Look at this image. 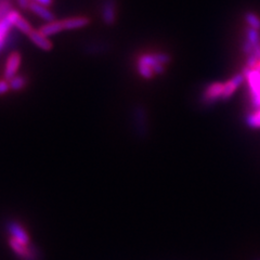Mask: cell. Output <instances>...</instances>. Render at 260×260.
I'll return each mask as SVG.
<instances>
[{"label":"cell","instance_id":"8992f818","mask_svg":"<svg viewBox=\"0 0 260 260\" xmlns=\"http://www.w3.org/2000/svg\"><path fill=\"white\" fill-rule=\"evenodd\" d=\"M134 120L136 130L139 134V136L144 137L146 135V130H148V117H146V112L141 105H137L134 109Z\"/></svg>","mask_w":260,"mask_h":260},{"label":"cell","instance_id":"4fadbf2b","mask_svg":"<svg viewBox=\"0 0 260 260\" xmlns=\"http://www.w3.org/2000/svg\"><path fill=\"white\" fill-rule=\"evenodd\" d=\"M64 29H78L87 26L90 21L86 16H76V18H71L62 21Z\"/></svg>","mask_w":260,"mask_h":260},{"label":"cell","instance_id":"ba28073f","mask_svg":"<svg viewBox=\"0 0 260 260\" xmlns=\"http://www.w3.org/2000/svg\"><path fill=\"white\" fill-rule=\"evenodd\" d=\"M245 80V77L240 73L230 78L229 80L224 83V89H223V95H222V101H225L233 95V93L238 90V88L243 84V81Z\"/></svg>","mask_w":260,"mask_h":260},{"label":"cell","instance_id":"cb8c5ba5","mask_svg":"<svg viewBox=\"0 0 260 260\" xmlns=\"http://www.w3.org/2000/svg\"><path fill=\"white\" fill-rule=\"evenodd\" d=\"M242 49H243V51L245 52V53L248 55V54H250V52H251V51H253L254 46L251 45V44L248 42V40H246V42L243 44V47H242Z\"/></svg>","mask_w":260,"mask_h":260},{"label":"cell","instance_id":"d6986e66","mask_svg":"<svg viewBox=\"0 0 260 260\" xmlns=\"http://www.w3.org/2000/svg\"><path fill=\"white\" fill-rule=\"evenodd\" d=\"M244 18H245V21L248 24L249 27L257 29V30H260V19L255 13L247 12Z\"/></svg>","mask_w":260,"mask_h":260},{"label":"cell","instance_id":"603a6c76","mask_svg":"<svg viewBox=\"0 0 260 260\" xmlns=\"http://www.w3.org/2000/svg\"><path fill=\"white\" fill-rule=\"evenodd\" d=\"M10 90V85L6 80H0V95L7 93Z\"/></svg>","mask_w":260,"mask_h":260},{"label":"cell","instance_id":"484cf974","mask_svg":"<svg viewBox=\"0 0 260 260\" xmlns=\"http://www.w3.org/2000/svg\"><path fill=\"white\" fill-rule=\"evenodd\" d=\"M31 2L37 3V4H39V5H43V6H45V7H49V6L52 5L53 0H31Z\"/></svg>","mask_w":260,"mask_h":260},{"label":"cell","instance_id":"7402d4cb","mask_svg":"<svg viewBox=\"0 0 260 260\" xmlns=\"http://www.w3.org/2000/svg\"><path fill=\"white\" fill-rule=\"evenodd\" d=\"M250 105L255 110L260 109V92L254 96H250Z\"/></svg>","mask_w":260,"mask_h":260},{"label":"cell","instance_id":"ac0fdd59","mask_svg":"<svg viewBox=\"0 0 260 260\" xmlns=\"http://www.w3.org/2000/svg\"><path fill=\"white\" fill-rule=\"evenodd\" d=\"M10 83V89L14 91H19L21 89H23L26 85V79L23 76H14L12 79L9 80Z\"/></svg>","mask_w":260,"mask_h":260},{"label":"cell","instance_id":"7c38bea8","mask_svg":"<svg viewBox=\"0 0 260 260\" xmlns=\"http://www.w3.org/2000/svg\"><path fill=\"white\" fill-rule=\"evenodd\" d=\"M28 9H29L32 13H35L37 16H39L40 19L45 20L47 23H48V22H53V21H55V20H54V14H53L50 10L48 9V7H45V6H43V5H39V4H37V3L31 2V3L29 4Z\"/></svg>","mask_w":260,"mask_h":260},{"label":"cell","instance_id":"5bb4252c","mask_svg":"<svg viewBox=\"0 0 260 260\" xmlns=\"http://www.w3.org/2000/svg\"><path fill=\"white\" fill-rule=\"evenodd\" d=\"M64 30L63 28V23L62 21H53V22H48L45 25L39 28V31L46 37L53 36L59 34L60 31Z\"/></svg>","mask_w":260,"mask_h":260},{"label":"cell","instance_id":"30bf717a","mask_svg":"<svg viewBox=\"0 0 260 260\" xmlns=\"http://www.w3.org/2000/svg\"><path fill=\"white\" fill-rule=\"evenodd\" d=\"M8 231L10 232L12 238H14L15 240H18L19 242L24 243V244H29L30 243L27 232L24 230V228L20 223L14 222V221L9 222V223H8Z\"/></svg>","mask_w":260,"mask_h":260},{"label":"cell","instance_id":"6da1fadb","mask_svg":"<svg viewBox=\"0 0 260 260\" xmlns=\"http://www.w3.org/2000/svg\"><path fill=\"white\" fill-rule=\"evenodd\" d=\"M170 62V56L166 53L143 54L139 58L138 64L149 68L154 75H161L165 73V65Z\"/></svg>","mask_w":260,"mask_h":260},{"label":"cell","instance_id":"52a82bcc","mask_svg":"<svg viewBox=\"0 0 260 260\" xmlns=\"http://www.w3.org/2000/svg\"><path fill=\"white\" fill-rule=\"evenodd\" d=\"M21 64V55L19 52H12L9 58L7 60L6 63V69L4 73V77L6 80H10L12 79L15 75L16 72H18L19 68Z\"/></svg>","mask_w":260,"mask_h":260},{"label":"cell","instance_id":"2e32d148","mask_svg":"<svg viewBox=\"0 0 260 260\" xmlns=\"http://www.w3.org/2000/svg\"><path fill=\"white\" fill-rule=\"evenodd\" d=\"M246 125L251 129L260 128V109L255 110L253 113H249L245 118Z\"/></svg>","mask_w":260,"mask_h":260},{"label":"cell","instance_id":"83f0119b","mask_svg":"<svg viewBox=\"0 0 260 260\" xmlns=\"http://www.w3.org/2000/svg\"><path fill=\"white\" fill-rule=\"evenodd\" d=\"M255 260H260V258H258V259H255Z\"/></svg>","mask_w":260,"mask_h":260},{"label":"cell","instance_id":"d4e9b609","mask_svg":"<svg viewBox=\"0 0 260 260\" xmlns=\"http://www.w3.org/2000/svg\"><path fill=\"white\" fill-rule=\"evenodd\" d=\"M31 0H18V5L21 9H28Z\"/></svg>","mask_w":260,"mask_h":260},{"label":"cell","instance_id":"9a60e30c","mask_svg":"<svg viewBox=\"0 0 260 260\" xmlns=\"http://www.w3.org/2000/svg\"><path fill=\"white\" fill-rule=\"evenodd\" d=\"M110 50V45L108 43H92L89 44L86 46L85 48V53L86 54H91V55H95V54H101V53H105Z\"/></svg>","mask_w":260,"mask_h":260},{"label":"cell","instance_id":"ffe728a7","mask_svg":"<svg viewBox=\"0 0 260 260\" xmlns=\"http://www.w3.org/2000/svg\"><path fill=\"white\" fill-rule=\"evenodd\" d=\"M246 40L253 45L254 47L260 44V35L257 29H254L251 27H248L246 29Z\"/></svg>","mask_w":260,"mask_h":260},{"label":"cell","instance_id":"3957f363","mask_svg":"<svg viewBox=\"0 0 260 260\" xmlns=\"http://www.w3.org/2000/svg\"><path fill=\"white\" fill-rule=\"evenodd\" d=\"M10 247L18 257L22 260H38V253L36 247L32 246L31 244H24L15 240L14 238H10Z\"/></svg>","mask_w":260,"mask_h":260},{"label":"cell","instance_id":"4316f807","mask_svg":"<svg viewBox=\"0 0 260 260\" xmlns=\"http://www.w3.org/2000/svg\"><path fill=\"white\" fill-rule=\"evenodd\" d=\"M258 65H259V67H260V60H259V64H258Z\"/></svg>","mask_w":260,"mask_h":260},{"label":"cell","instance_id":"44dd1931","mask_svg":"<svg viewBox=\"0 0 260 260\" xmlns=\"http://www.w3.org/2000/svg\"><path fill=\"white\" fill-rule=\"evenodd\" d=\"M11 10L13 9L10 0H0V20L6 18Z\"/></svg>","mask_w":260,"mask_h":260},{"label":"cell","instance_id":"277c9868","mask_svg":"<svg viewBox=\"0 0 260 260\" xmlns=\"http://www.w3.org/2000/svg\"><path fill=\"white\" fill-rule=\"evenodd\" d=\"M242 74L245 77L248 84L249 95L254 96L260 92V67L257 65L255 69L245 67L242 71Z\"/></svg>","mask_w":260,"mask_h":260},{"label":"cell","instance_id":"8fae6325","mask_svg":"<svg viewBox=\"0 0 260 260\" xmlns=\"http://www.w3.org/2000/svg\"><path fill=\"white\" fill-rule=\"evenodd\" d=\"M28 37L31 40L32 44L36 45L38 48L43 49L45 51H49L52 49V43L48 39V37L44 36L39 30L32 29L30 31V34L28 35Z\"/></svg>","mask_w":260,"mask_h":260},{"label":"cell","instance_id":"7a4b0ae2","mask_svg":"<svg viewBox=\"0 0 260 260\" xmlns=\"http://www.w3.org/2000/svg\"><path fill=\"white\" fill-rule=\"evenodd\" d=\"M223 89H224V83H211L209 84L204 91L202 92L201 95V101L203 104L205 105H211L218 102L219 100H222L223 95Z\"/></svg>","mask_w":260,"mask_h":260},{"label":"cell","instance_id":"9c48e42d","mask_svg":"<svg viewBox=\"0 0 260 260\" xmlns=\"http://www.w3.org/2000/svg\"><path fill=\"white\" fill-rule=\"evenodd\" d=\"M20 13L16 10H11L6 18L0 20V40L6 38L9 34L11 27L14 26V23L20 18Z\"/></svg>","mask_w":260,"mask_h":260},{"label":"cell","instance_id":"5b68a950","mask_svg":"<svg viewBox=\"0 0 260 260\" xmlns=\"http://www.w3.org/2000/svg\"><path fill=\"white\" fill-rule=\"evenodd\" d=\"M101 18L105 25L111 26L116 21V0H103L101 5Z\"/></svg>","mask_w":260,"mask_h":260},{"label":"cell","instance_id":"e0dca14e","mask_svg":"<svg viewBox=\"0 0 260 260\" xmlns=\"http://www.w3.org/2000/svg\"><path fill=\"white\" fill-rule=\"evenodd\" d=\"M14 27L18 30H20L21 32H23V34L27 35V36L30 34V31L32 30V27H31L30 24L26 20H24L22 16H20V18L16 20V22L14 23Z\"/></svg>","mask_w":260,"mask_h":260}]
</instances>
